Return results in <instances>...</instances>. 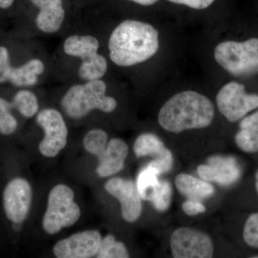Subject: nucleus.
<instances>
[{
    "mask_svg": "<svg viewBox=\"0 0 258 258\" xmlns=\"http://www.w3.org/2000/svg\"><path fill=\"white\" fill-rule=\"evenodd\" d=\"M172 200V187L169 181L159 180V184L154 190L149 201L154 208L159 212H165L170 207Z\"/></svg>",
    "mask_w": 258,
    "mask_h": 258,
    "instance_id": "obj_25",
    "label": "nucleus"
},
{
    "mask_svg": "<svg viewBox=\"0 0 258 258\" xmlns=\"http://www.w3.org/2000/svg\"><path fill=\"white\" fill-rule=\"evenodd\" d=\"M216 101L219 111L230 122L242 119L258 108V95L247 94L244 85L237 82L225 84L217 93Z\"/></svg>",
    "mask_w": 258,
    "mask_h": 258,
    "instance_id": "obj_10",
    "label": "nucleus"
},
{
    "mask_svg": "<svg viewBox=\"0 0 258 258\" xmlns=\"http://www.w3.org/2000/svg\"><path fill=\"white\" fill-rule=\"evenodd\" d=\"M13 108L25 118H32L39 111L36 95L29 90H20L15 93L11 101Z\"/></svg>",
    "mask_w": 258,
    "mask_h": 258,
    "instance_id": "obj_20",
    "label": "nucleus"
},
{
    "mask_svg": "<svg viewBox=\"0 0 258 258\" xmlns=\"http://www.w3.org/2000/svg\"><path fill=\"white\" fill-rule=\"evenodd\" d=\"M45 71V64L39 59H32L20 67H13L9 82L18 87H28L36 84L38 76Z\"/></svg>",
    "mask_w": 258,
    "mask_h": 258,
    "instance_id": "obj_18",
    "label": "nucleus"
},
{
    "mask_svg": "<svg viewBox=\"0 0 258 258\" xmlns=\"http://www.w3.org/2000/svg\"><path fill=\"white\" fill-rule=\"evenodd\" d=\"M108 46L113 63L120 67L135 66L157 53L159 32L150 24L126 20L112 32Z\"/></svg>",
    "mask_w": 258,
    "mask_h": 258,
    "instance_id": "obj_1",
    "label": "nucleus"
},
{
    "mask_svg": "<svg viewBox=\"0 0 258 258\" xmlns=\"http://www.w3.org/2000/svg\"><path fill=\"white\" fill-rule=\"evenodd\" d=\"M108 140V134L104 130L93 129L83 137V148L91 155L98 157L106 149Z\"/></svg>",
    "mask_w": 258,
    "mask_h": 258,
    "instance_id": "obj_23",
    "label": "nucleus"
},
{
    "mask_svg": "<svg viewBox=\"0 0 258 258\" xmlns=\"http://www.w3.org/2000/svg\"><path fill=\"white\" fill-rule=\"evenodd\" d=\"M243 238L249 247L258 248V213L251 215L244 226Z\"/></svg>",
    "mask_w": 258,
    "mask_h": 258,
    "instance_id": "obj_26",
    "label": "nucleus"
},
{
    "mask_svg": "<svg viewBox=\"0 0 258 258\" xmlns=\"http://www.w3.org/2000/svg\"><path fill=\"white\" fill-rule=\"evenodd\" d=\"M99 42L91 35H71L64 40L66 55L82 59L79 70V77L83 81L101 79L108 70L104 56L98 53Z\"/></svg>",
    "mask_w": 258,
    "mask_h": 258,
    "instance_id": "obj_6",
    "label": "nucleus"
},
{
    "mask_svg": "<svg viewBox=\"0 0 258 258\" xmlns=\"http://www.w3.org/2000/svg\"><path fill=\"white\" fill-rule=\"evenodd\" d=\"M96 256L98 258H128L130 254L123 242L117 240L114 235L108 234L102 238Z\"/></svg>",
    "mask_w": 258,
    "mask_h": 258,
    "instance_id": "obj_21",
    "label": "nucleus"
},
{
    "mask_svg": "<svg viewBox=\"0 0 258 258\" xmlns=\"http://www.w3.org/2000/svg\"><path fill=\"white\" fill-rule=\"evenodd\" d=\"M183 212L188 216H196L200 214L206 212V207L201 203V201L195 199L188 198L181 205Z\"/></svg>",
    "mask_w": 258,
    "mask_h": 258,
    "instance_id": "obj_29",
    "label": "nucleus"
},
{
    "mask_svg": "<svg viewBox=\"0 0 258 258\" xmlns=\"http://www.w3.org/2000/svg\"><path fill=\"white\" fill-rule=\"evenodd\" d=\"M33 192L30 181L16 176L8 180L2 193V205L5 218L15 232L21 230L31 209Z\"/></svg>",
    "mask_w": 258,
    "mask_h": 258,
    "instance_id": "obj_7",
    "label": "nucleus"
},
{
    "mask_svg": "<svg viewBox=\"0 0 258 258\" xmlns=\"http://www.w3.org/2000/svg\"><path fill=\"white\" fill-rule=\"evenodd\" d=\"M136 4L142 5V6H152L155 5L159 0H129Z\"/></svg>",
    "mask_w": 258,
    "mask_h": 258,
    "instance_id": "obj_31",
    "label": "nucleus"
},
{
    "mask_svg": "<svg viewBox=\"0 0 258 258\" xmlns=\"http://www.w3.org/2000/svg\"><path fill=\"white\" fill-rule=\"evenodd\" d=\"M235 139L237 147L243 152H258V111L242 118Z\"/></svg>",
    "mask_w": 258,
    "mask_h": 258,
    "instance_id": "obj_17",
    "label": "nucleus"
},
{
    "mask_svg": "<svg viewBox=\"0 0 258 258\" xmlns=\"http://www.w3.org/2000/svg\"><path fill=\"white\" fill-rule=\"evenodd\" d=\"M38 8L36 25L45 33H55L60 30L66 16L62 0H30Z\"/></svg>",
    "mask_w": 258,
    "mask_h": 258,
    "instance_id": "obj_15",
    "label": "nucleus"
},
{
    "mask_svg": "<svg viewBox=\"0 0 258 258\" xmlns=\"http://www.w3.org/2000/svg\"><path fill=\"white\" fill-rule=\"evenodd\" d=\"M215 107L201 93L182 91L171 97L161 107L158 122L166 132L180 134L185 131L201 129L211 125Z\"/></svg>",
    "mask_w": 258,
    "mask_h": 258,
    "instance_id": "obj_2",
    "label": "nucleus"
},
{
    "mask_svg": "<svg viewBox=\"0 0 258 258\" xmlns=\"http://www.w3.org/2000/svg\"><path fill=\"white\" fill-rule=\"evenodd\" d=\"M128 154V146L124 141L118 138L111 139L105 150L98 157L97 175L106 178L118 174L124 167Z\"/></svg>",
    "mask_w": 258,
    "mask_h": 258,
    "instance_id": "obj_14",
    "label": "nucleus"
},
{
    "mask_svg": "<svg viewBox=\"0 0 258 258\" xmlns=\"http://www.w3.org/2000/svg\"><path fill=\"white\" fill-rule=\"evenodd\" d=\"M106 83L101 79L75 85L62 97L61 107L73 119L84 118L93 110L111 113L116 108L117 102L113 97L106 96Z\"/></svg>",
    "mask_w": 258,
    "mask_h": 258,
    "instance_id": "obj_3",
    "label": "nucleus"
},
{
    "mask_svg": "<svg viewBox=\"0 0 258 258\" xmlns=\"http://www.w3.org/2000/svg\"><path fill=\"white\" fill-rule=\"evenodd\" d=\"M166 148L164 142L156 134L144 133L136 139L133 150L137 158L147 156L157 157L164 152Z\"/></svg>",
    "mask_w": 258,
    "mask_h": 258,
    "instance_id": "obj_19",
    "label": "nucleus"
},
{
    "mask_svg": "<svg viewBox=\"0 0 258 258\" xmlns=\"http://www.w3.org/2000/svg\"><path fill=\"white\" fill-rule=\"evenodd\" d=\"M214 57L222 69L235 77L258 74V38L220 42L215 47Z\"/></svg>",
    "mask_w": 258,
    "mask_h": 258,
    "instance_id": "obj_4",
    "label": "nucleus"
},
{
    "mask_svg": "<svg viewBox=\"0 0 258 258\" xmlns=\"http://www.w3.org/2000/svg\"><path fill=\"white\" fill-rule=\"evenodd\" d=\"M208 163L198 167L199 176L205 181L229 186L240 178V166L234 157L212 156L209 158Z\"/></svg>",
    "mask_w": 258,
    "mask_h": 258,
    "instance_id": "obj_13",
    "label": "nucleus"
},
{
    "mask_svg": "<svg viewBox=\"0 0 258 258\" xmlns=\"http://www.w3.org/2000/svg\"><path fill=\"white\" fill-rule=\"evenodd\" d=\"M13 69L8 49L0 46V83L9 82Z\"/></svg>",
    "mask_w": 258,
    "mask_h": 258,
    "instance_id": "obj_28",
    "label": "nucleus"
},
{
    "mask_svg": "<svg viewBox=\"0 0 258 258\" xmlns=\"http://www.w3.org/2000/svg\"><path fill=\"white\" fill-rule=\"evenodd\" d=\"M158 173L148 164L139 173L137 177V189L142 200L149 201L154 190L159 183Z\"/></svg>",
    "mask_w": 258,
    "mask_h": 258,
    "instance_id": "obj_22",
    "label": "nucleus"
},
{
    "mask_svg": "<svg viewBox=\"0 0 258 258\" xmlns=\"http://www.w3.org/2000/svg\"><path fill=\"white\" fill-rule=\"evenodd\" d=\"M171 255L174 258H210L213 257L214 244L211 237L203 232L181 227L170 237Z\"/></svg>",
    "mask_w": 258,
    "mask_h": 258,
    "instance_id": "obj_9",
    "label": "nucleus"
},
{
    "mask_svg": "<svg viewBox=\"0 0 258 258\" xmlns=\"http://www.w3.org/2000/svg\"><path fill=\"white\" fill-rule=\"evenodd\" d=\"M74 198V190L68 185L57 184L50 190L42 222L45 233L55 235L79 221L81 208Z\"/></svg>",
    "mask_w": 258,
    "mask_h": 258,
    "instance_id": "obj_5",
    "label": "nucleus"
},
{
    "mask_svg": "<svg viewBox=\"0 0 258 258\" xmlns=\"http://www.w3.org/2000/svg\"><path fill=\"white\" fill-rule=\"evenodd\" d=\"M104 188L119 202L122 217L125 222L132 223L139 220L143 206L137 184L131 180L114 176L105 183Z\"/></svg>",
    "mask_w": 258,
    "mask_h": 258,
    "instance_id": "obj_11",
    "label": "nucleus"
},
{
    "mask_svg": "<svg viewBox=\"0 0 258 258\" xmlns=\"http://www.w3.org/2000/svg\"><path fill=\"white\" fill-rule=\"evenodd\" d=\"M173 4L184 5L194 10H205L213 4L215 0H167Z\"/></svg>",
    "mask_w": 258,
    "mask_h": 258,
    "instance_id": "obj_30",
    "label": "nucleus"
},
{
    "mask_svg": "<svg viewBox=\"0 0 258 258\" xmlns=\"http://www.w3.org/2000/svg\"><path fill=\"white\" fill-rule=\"evenodd\" d=\"M15 0H0V8L8 9L13 5Z\"/></svg>",
    "mask_w": 258,
    "mask_h": 258,
    "instance_id": "obj_32",
    "label": "nucleus"
},
{
    "mask_svg": "<svg viewBox=\"0 0 258 258\" xmlns=\"http://www.w3.org/2000/svg\"><path fill=\"white\" fill-rule=\"evenodd\" d=\"M13 108L11 102L0 97V135L10 137L18 128V120L12 113Z\"/></svg>",
    "mask_w": 258,
    "mask_h": 258,
    "instance_id": "obj_24",
    "label": "nucleus"
},
{
    "mask_svg": "<svg viewBox=\"0 0 258 258\" xmlns=\"http://www.w3.org/2000/svg\"><path fill=\"white\" fill-rule=\"evenodd\" d=\"M255 179H256L255 188H256V190H257V195H258V171H257V174H256Z\"/></svg>",
    "mask_w": 258,
    "mask_h": 258,
    "instance_id": "obj_33",
    "label": "nucleus"
},
{
    "mask_svg": "<svg viewBox=\"0 0 258 258\" xmlns=\"http://www.w3.org/2000/svg\"><path fill=\"white\" fill-rule=\"evenodd\" d=\"M173 164H174V158L173 154L169 149L166 148L164 152L160 155L155 157L154 160L149 163V165L152 166L159 175L165 174L171 170Z\"/></svg>",
    "mask_w": 258,
    "mask_h": 258,
    "instance_id": "obj_27",
    "label": "nucleus"
},
{
    "mask_svg": "<svg viewBox=\"0 0 258 258\" xmlns=\"http://www.w3.org/2000/svg\"><path fill=\"white\" fill-rule=\"evenodd\" d=\"M36 122L45 133L39 144V152L45 157H57L67 145L69 137L63 116L57 110L45 108L37 113Z\"/></svg>",
    "mask_w": 258,
    "mask_h": 258,
    "instance_id": "obj_8",
    "label": "nucleus"
},
{
    "mask_svg": "<svg viewBox=\"0 0 258 258\" xmlns=\"http://www.w3.org/2000/svg\"><path fill=\"white\" fill-rule=\"evenodd\" d=\"M174 184L180 193L190 199L201 200L215 194V188L211 183L186 173L178 174Z\"/></svg>",
    "mask_w": 258,
    "mask_h": 258,
    "instance_id": "obj_16",
    "label": "nucleus"
},
{
    "mask_svg": "<svg viewBox=\"0 0 258 258\" xmlns=\"http://www.w3.org/2000/svg\"><path fill=\"white\" fill-rule=\"evenodd\" d=\"M101 240L98 231H81L56 242L52 252L57 258L93 257L98 252Z\"/></svg>",
    "mask_w": 258,
    "mask_h": 258,
    "instance_id": "obj_12",
    "label": "nucleus"
}]
</instances>
